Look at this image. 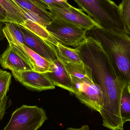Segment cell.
Listing matches in <instances>:
<instances>
[{
  "mask_svg": "<svg viewBox=\"0 0 130 130\" xmlns=\"http://www.w3.org/2000/svg\"><path fill=\"white\" fill-rule=\"evenodd\" d=\"M81 59L91 69L94 81L104 95L100 112L103 125L111 130H124L120 113L121 98L125 85L121 82L100 43L86 36L77 46Z\"/></svg>",
  "mask_w": 130,
  "mask_h": 130,
  "instance_id": "6da1fadb",
  "label": "cell"
},
{
  "mask_svg": "<svg viewBox=\"0 0 130 130\" xmlns=\"http://www.w3.org/2000/svg\"><path fill=\"white\" fill-rule=\"evenodd\" d=\"M86 36L98 41L108 57L119 81L130 85V35L123 31L94 27Z\"/></svg>",
  "mask_w": 130,
  "mask_h": 130,
  "instance_id": "7a4b0ae2",
  "label": "cell"
},
{
  "mask_svg": "<svg viewBox=\"0 0 130 130\" xmlns=\"http://www.w3.org/2000/svg\"><path fill=\"white\" fill-rule=\"evenodd\" d=\"M63 64L71 76L72 93L81 103L100 113L104 104V95L94 81L89 67L84 63Z\"/></svg>",
  "mask_w": 130,
  "mask_h": 130,
  "instance_id": "3957f363",
  "label": "cell"
},
{
  "mask_svg": "<svg viewBox=\"0 0 130 130\" xmlns=\"http://www.w3.org/2000/svg\"><path fill=\"white\" fill-rule=\"evenodd\" d=\"M101 27L127 34L119 6L111 0H74Z\"/></svg>",
  "mask_w": 130,
  "mask_h": 130,
  "instance_id": "277c9868",
  "label": "cell"
},
{
  "mask_svg": "<svg viewBox=\"0 0 130 130\" xmlns=\"http://www.w3.org/2000/svg\"><path fill=\"white\" fill-rule=\"evenodd\" d=\"M47 119L46 112L42 108L23 105L13 112L3 130H38Z\"/></svg>",
  "mask_w": 130,
  "mask_h": 130,
  "instance_id": "5b68a950",
  "label": "cell"
},
{
  "mask_svg": "<svg viewBox=\"0 0 130 130\" xmlns=\"http://www.w3.org/2000/svg\"><path fill=\"white\" fill-rule=\"evenodd\" d=\"M53 16V20L46 27V29L61 44L77 47L86 37L88 30L59 16Z\"/></svg>",
  "mask_w": 130,
  "mask_h": 130,
  "instance_id": "8992f818",
  "label": "cell"
},
{
  "mask_svg": "<svg viewBox=\"0 0 130 130\" xmlns=\"http://www.w3.org/2000/svg\"><path fill=\"white\" fill-rule=\"evenodd\" d=\"M3 30L9 45L29 65L32 70L44 73L51 71L52 62L35 52L25 44L18 41L10 34L5 26L3 27Z\"/></svg>",
  "mask_w": 130,
  "mask_h": 130,
  "instance_id": "52a82bcc",
  "label": "cell"
},
{
  "mask_svg": "<svg viewBox=\"0 0 130 130\" xmlns=\"http://www.w3.org/2000/svg\"><path fill=\"white\" fill-rule=\"evenodd\" d=\"M11 72L17 81L28 88L42 91L55 88L46 73L38 72L32 70Z\"/></svg>",
  "mask_w": 130,
  "mask_h": 130,
  "instance_id": "ba28073f",
  "label": "cell"
},
{
  "mask_svg": "<svg viewBox=\"0 0 130 130\" xmlns=\"http://www.w3.org/2000/svg\"><path fill=\"white\" fill-rule=\"evenodd\" d=\"M20 27L23 34L24 44L51 62L59 59L55 46L27 29Z\"/></svg>",
  "mask_w": 130,
  "mask_h": 130,
  "instance_id": "9c48e42d",
  "label": "cell"
},
{
  "mask_svg": "<svg viewBox=\"0 0 130 130\" xmlns=\"http://www.w3.org/2000/svg\"><path fill=\"white\" fill-rule=\"evenodd\" d=\"M48 10L53 15L59 16L87 30L94 27H101L89 16L85 14L82 9L72 6L67 8L49 6Z\"/></svg>",
  "mask_w": 130,
  "mask_h": 130,
  "instance_id": "30bf717a",
  "label": "cell"
},
{
  "mask_svg": "<svg viewBox=\"0 0 130 130\" xmlns=\"http://www.w3.org/2000/svg\"><path fill=\"white\" fill-rule=\"evenodd\" d=\"M46 73L55 86L66 89L72 93L71 76L64 64L59 59L52 62L51 71Z\"/></svg>",
  "mask_w": 130,
  "mask_h": 130,
  "instance_id": "8fae6325",
  "label": "cell"
},
{
  "mask_svg": "<svg viewBox=\"0 0 130 130\" xmlns=\"http://www.w3.org/2000/svg\"><path fill=\"white\" fill-rule=\"evenodd\" d=\"M0 64L5 69L11 72H20L32 70L21 57L8 45L0 57Z\"/></svg>",
  "mask_w": 130,
  "mask_h": 130,
  "instance_id": "7c38bea8",
  "label": "cell"
},
{
  "mask_svg": "<svg viewBox=\"0 0 130 130\" xmlns=\"http://www.w3.org/2000/svg\"><path fill=\"white\" fill-rule=\"evenodd\" d=\"M0 5L7 14V23L21 26L26 20L20 5L14 0H0Z\"/></svg>",
  "mask_w": 130,
  "mask_h": 130,
  "instance_id": "4fadbf2b",
  "label": "cell"
},
{
  "mask_svg": "<svg viewBox=\"0 0 130 130\" xmlns=\"http://www.w3.org/2000/svg\"><path fill=\"white\" fill-rule=\"evenodd\" d=\"M56 48L59 59L62 63L79 65L84 63L77 48H73L58 43Z\"/></svg>",
  "mask_w": 130,
  "mask_h": 130,
  "instance_id": "5bb4252c",
  "label": "cell"
},
{
  "mask_svg": "<svg viewBox=\"0 0 130 130\" xmlns=\"http://www.w3.org/2000/svg\"><path fill=\"white\" fill-rule=\"evenodd\" d=\"M21 26L27 29L53 46L56 47L58 42L46 29L45 27L28 20H25Z\"/></svg>",
  "mask_w": 130,
  "mask_h": 130,
  "instance_id": "9a60e30c",
  "label": "cell"
},
{
  "mask_svg": "<svg viewBox=\"0 0 130 130\" xmlns=\"http://www.w3.org/2000/svg\"><path fill=\"white\" fill-rule=\"evenodd\" d=\"M120 113L124 124L130 121V85H126L123 89L121 98Z\"/></svg>",
  "mask_w": 130,
  "mask_h": 130,
  "instance_id": "2e32d148",
  "label": "cell"
},
{
  "mask_svg": "<svg viewBox=\"0 0 130 130\" xmlns=\"http://www.w3.org/2000/svg\"><path fill=\"white\" fill-rule=\"evenodd\" d=\"M19 5L31 12L36 14L46 21L51 23L54 17L50 12L40 7L30 0H14Z\"/></svg>",
  "mask_w": 130,
  "mask_h": 130,
  "instance_id": "e0dca14e",
  "label": "cell"
},
{
  "mask_svg": "<svg viewBox=\"0 0 130 130\" xmlns=\"http://www.w3.org/2000/svg\"><path fill=\"white\" fill-rule=\"evenodd\" d=\"M118 6L120 14L125 25L127 34L130 35V0H122Z\"/></svg>",
  "mask_w": 130,
  "mask_h": 130,
  "instance_id": "ac0fdd59",
  "label": "cell"
},
{
  "mask_svg": "<svg viewBox=\"0 0 130 130\" xmlns=\"http://www.w3.org/2000/svg\"><path fill=\"white\" fill-rule=\"evenodd\" d=\"M11 75L0 69V99L7 95L11 83Z\"/></svg>",
  "mask_w": 130,
  "mask_h": 130,
  "instance_id": "d6986e66",
  "label": "cell"
},
{
  "mask_svg": "<svg viewBox=\"0 0 130 130\" xmlns=\"http://www.w3.org/2000/svg\"><path fill=\"white\" fill-rule=\"evenodd\" d=\"M5 23V26L10 34L18 41L24 44L23 34L20 25L13 23Z\"/></svg>",
  "mask_w": 130,
  "mask_h": 130,
  "instance_id": "ffe728a7",
  "label": "cell"
},
{
  "mask_svg": "<svg viewBox=\"0 0 130 130\" xmlns=\"http://www.w3.org/2000/svg\"><path fill=\"white\" fill-rule=\"evenodd\" d=\"M20 6L21 9L23 11L26 20H29L38 24L45 28L50 24V22L46 21L36 14L22 7L20 5Z\"/></svg>",
  "mask_w": 130,
  "mask_h": 130,
  "instance_id": "44dd1931",
  "label": "cell"
},
{
  "mask_svg": "<svg viewBox=\"0 0 130 130\" xmlns=\"http://www.w3.org/2000/svg\"><path fill=\"white\" fill-rule=\"evenodd\" d=\"M43 2L48 5L49 6L56 7L62 8H69L71 7L67 2H59L56 0H42Z\"/></svg>",
  "mask_w": 130,
  "mask_h": 130,
  "instance_id": "7402d4cb",
  "label": "cell"
},
{
  "mask_svg": "<svg viewBox=\"0 0 130 130\" xmlns=\"http://www.w3.org/2000/svg\"><path fill=\"white\" fill-rule=\"evenodd\" d=\"M8 99V97L7 95L0 99V121L2 120L5 114Z\"/></svg>",
  "mask_w": 130,
  "mask_h": 130,
  "instance_id": "603a6c76",
  "label": "cell"
},
{
  "mask_svg": "<svg viewBox=\"0 0 130 130\" xmlns=\"http://www.w3.org/2000/svg\"><path fill=\"white\" fill-rule=\"evenodd\" d=\"M30 1L44 10H46V9L48 10L49 8V6L43 2L42 0H30Z\"/></svg>",
  "mask_w": 130,
  "mask_h": 130,
  "instance_id": "cb8c5ba5",
  "label": "cell"
},
{
  "mask_svg": "<svg viewBox=\"0 0 130 130\" xmlns=\"http://www.w3.org/2000/svg\"><path fill=\"white\" fill-rule=\"evenodd\" d=\"M0 22L3 23H7V15L4 8L0 5Z\"/></svg>",
  "mask_w": 130,
  "mask_h": 130,
  "instance_id": "d4e9b609",
  "label": "cell"
},
{
  "mask_svg": "<svg viewBox=\"0 0 130 130\" xmlns=\"http://www.w3.org/2000/svg\"><path fill=\"white\" fill-rule=\"evenodd\" d=\"M67 130H90L89 127L87 125H84L79 128H72L69 127L67 129Z\"/></svg>",
  "mask_w": 130,
  "mask_h": 130,
  "instance_id": "484cf974",
  "label": "cell"
},
{
  "mask_svg": "<svg viewBox=\"0 0 130 130\" xmlns=\"http://www.w3.org/2000/svg\"><path fill=\"white\" fill-rule=\"evenodd\" d=\"M2 23H3L0 22V40L4 39V37H5L4 32H3Z\"/></svg>",
  "mask_w": 130,
  "mask_h": 130,
  "instance_id": "4316f807",
  "label": "cell"
},
{
  "mask_svg": "<svg viewBox=\"0 0 130 130\" xmlns=\"http://www.w3.org/2000/svg\"><path fill=\"white\" fill-rule=\"evenodd\" d=\"M57 1L59 2H67V0H56Z\"/></svg>",
  "mask_w": 130,
  "mask_h": 130,
  "instance_id": "83f0119b",
  "label": "cell"
}]
</instances>
